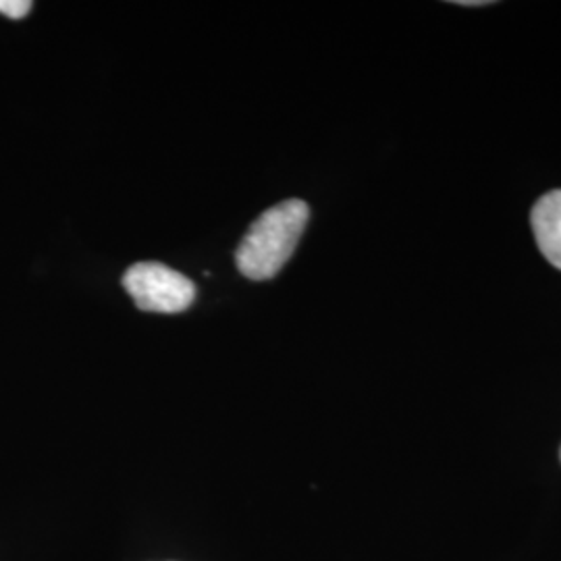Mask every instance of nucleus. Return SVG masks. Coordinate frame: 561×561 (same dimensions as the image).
I'll return each mask as SVG.
<instances>
[{"label": "nucleus", "instance_id": "1", "mask_svg": "<svg viewBox=\"0 0 561 561\" xmlns=\"http://www.w3.org/2000/svg\"><path fill=\"white\" fill-rule=\"evenodd\" d=\"M308 219L310 208L301 201L280 202L262 213L236 252L241 275L252 280H268L279 275L296 252Z\"/></svg>", "mask_w": 561, "mask_h": 561}, {"label": "nucleus", "instance_id": "2", "mask_svg": "<svg viewBox=\"0 0 561 561\" xmlns=\"http://www.w3.org/2000/svg\"><path fill=\"white\" fill-rule=\"evenodd\" d=\"M123 287L144 312L178 314L196 300V285L161 262H138L123 275Z\"/></svg>", "mask_w": 561, "mask_h": 561}, {"label": "nucleus", "instance_id": "3", "mask_svg": "<svg viewBox=\"0 0 561 561\" xmlns=\"http://www.w3.org/2000/svg\"><path fill=\"white\" fill-rule=\"evenodd\" d=\"M530 222L542 256L561 271V190L545 194L535 204Z\"/></svg>", "mask_w": 561, "mask_h": 561}, {"label": "nucleus", "instance_id": "4", "mask_svg": "<svg viewBox=\"0 0 561 561\" xmlns=\"http://www.w3.org/2000/svg\"><path fill=\"white\" fill-rule=\"evenodd\" d=\"M32 2L30 0H0V13L9 20H23L30 15L32 11Z\"/></svg>", "mask_w": 561, "mask_h": 561}, {"label": "nucleus", "instance_id": "5", "mask_svg": "<svg viewBox=\"0 0 561 561\" xmlns=\"http://www.w3.org/2000/svg\"><path fill=\"white\" fill-rule=\"evenodd\" d=\"M458 4H461V7H481V4H489V2H482V0H460Z\"/></svg>", "mask_w": 561, "mask_h": 561}]
</instances>
